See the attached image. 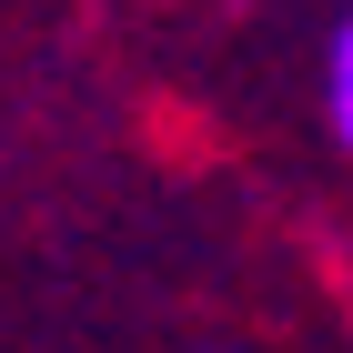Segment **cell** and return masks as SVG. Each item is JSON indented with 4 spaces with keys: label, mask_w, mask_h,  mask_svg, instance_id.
I'll use <instances>...</instances> for the list:
<instances>
[{
    "label": "cell",
    "mask_w": 353,
    "mask_h": 353,
    "mask_svg": "<svg viewBox=\"0 0 353 353\" xmlns=\"http://www.w3.org/2000/svg\"><path fill=\"white\" fill-rule=\"evenodd\" d=\"M323 111H333V141L353 152V21L333 30V61H323Z\"/></svg>",
    "instance_id": "1"
}]
</instances>
